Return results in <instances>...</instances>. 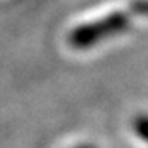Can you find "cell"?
<instances>
[{
  "label": "cell",
  "instance_id": "6da1fadb",
  "mask_svg": "<svg viewBox=\"0 0 148 148\" xmlns=\"http://www.w3.org/2000/svg\"><path fill=\"white\" fill-rule=\"evenodd\" d=\"M128 27H130V20H128L127 13L114 12L110 15H106L101 20L79 25L71 32L68 40L69 45L76 49H87V48L94 46L106 38H112L115 35L127 32Z\"/></svg>",
  "mask_w": 148,
  "mask_h": 148
},
{
  "label": "cell",
  "instance_id": "7a4b0ae2",
  "mask_svg": "<svg viewBox=\"0 0 148 148\" xmlns=\"http://www.w3.org/2000/svg\"><path fill=\"white\" fill-rule=\"evenodd\" d=\"M133 130L137 132V135L142 140L148 142V115L147 114H142V115H138L133 119V123H132Z\"/></svg>",
  "mask_w": 148,
  "mask_h": 148
},
{
  "label": "cell",
  "instance_id": "3957f363",
  "mask_svg": "<svg viewBox=\"0 0 148 148\" xmlns=\"http://www.w3.org/2000/svg\"><path fill=\"white\" fill-rule=\"evenodd\" d=\"M132 12L138 13V15L148 16V0H137V2H133Z\"/></svg>",
  "mask_w": 148,
  "mask_h": 148
},
{
  "label": "cell",
  "instance_id": "277c9868",
  "mask_svg": "<svg viewBox=\"0 0 148 148\" xmlns=\"http://www.w3.org/2000/svg\"><path fill=\"white\" fill-rule=\"evenodd\" d=\"M76 148H97V147L90 145V143H86V145H79V147H76Z\"/></svg>",
  "mask_w": 148,
  "mask_h": 148
}]
</instances>
